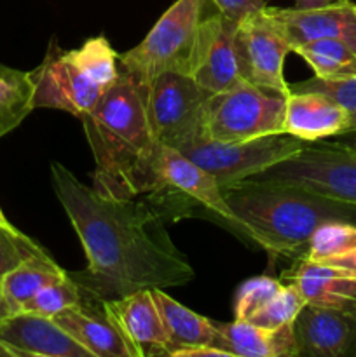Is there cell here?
Wrapping results in <instances>:
<instances>
[{"label": "cell", "instance_id": "6da1fadb", "mask_svg": "<svg viewBox=\"0 0 356 357\" xmlns=\"http://www.w3.org/2000/svg\"><path fill=\"white\" fill-rule=\"evenodd\" d=\"M51 181L87 258L82 274H70L84 296L103 302L194 279V267L152 202L103 197L59 162H51Z\"/></svg>", "mask_w": 356, "mask_h": 357}, {"label": "cell", "instance_id": "7a4b0ae2", "mask_svg": "<svg viewBox=\"0 0 356 357\" xmlns=\"http://www.w3.org/2000/svg\"><path fill=\"white\" fill-rule=\"evenodd\" d=\"M94 159L93 188L103 197L156 194L163 143L149 112V84L119 68V79L100 103L80 117Z\"/></svg>", "mask_w": 356, "mask_h": 357}, {"label": "cell", "instance_id": "3957f363", "mask_svg": "<svg viewBox=\"0 0 356 357\" xmlns=\"http://www.w3.org/2000/svg\"><path fill=\"white\" fill-rule=\"evenodd\" d=\"M241 236L258 244L271 258L304 257L311 236L328 222L356 225V204L325 197L279 181L244 180L222 187Z\"/></svg>", "mask_w": 356, "mask_h": 357}, {"label": "cell", "instance_id": "277c9868", "mask_svg": "<svg viewBox=\"0 0 356 357\" xmlns=\"http://www.w3.org/2000/svg\"><path fill=\"white\" fill-rule=\"evenodd\" d=\"M30 75L35 108L63 110L80 119L117 82L119 54L103 35L70 51L51 37L44 59Z\"/></svg>", "mask_w": 356, "mask_h": 357}, {"label": "cell", "instance_id": "5b68a950", "mask_svg": "<svg viewBox=\"0 0 356 357\" xmlns=\"http://www.w3.org/2000/svg\"><path fill=\"white\" fill-rule=\"evenodd\" d=\"M215 7L209 0H177L131 51L119 56V68L150 84L163 73L192 75L199 33Z\"/></svg>", "mask_w": 356, "mask_h": 357}, {"label": "cell", "instance_id": "8992f818", "mask_svg": "<svg viewBox=\"0 0 356 357\" xmlns=\"http://www.w3.org/2000/svg\"><path fill=\"white\" fill-rule=\"evenodd\" d=\"M285 96L250 82L212 94L205 107V135L216 142H246L281 135Z\"/></svg>", "mask_w": 356, "mask_h": 357}, {"label": "cell", "instance_id": "52a82bcc", "mask_svg": "<svg viewBox=\"0 0 356 357\" xmlns=\"http://www.w3.org/2000/svg\"><path fill=\"white\" fill-rule=\"evenodd\" d=\"M304 145L306 142L286 132L246 142H216L201 135L181 145L178 152L213 174L220 187H227L295 155Z\"/></svg>", "mask_w": 356, "mask_h": 357}, {"label": "cell", "instance_id": "ba28073f", "mask_svg": "<svg viewBox=\"0 0 356 357\" xmlns=\"http://www.w3.org/2000/svg\"><path fill=\"white\" fill-rule=\"evenodd\" d=\"M251 178L299 185L325 197L356 204V145L306 143L299 153Z\"/></svg>", "mask_w": 356, "mask_h": 357}, {"label": "cell", "instance_id": "9c48e42d", "mask_svg": "<svg viewBox=\"0 0 356 357\" xmlns=\"http://www.w3.org/2000/svg\"><path fill=\"white\" fill-rule=\"evenodd\" d=\"M236 49L239 73L244 82L271 93L288 96L290 84L285 79V58L292 52L281 24L264 6L237 21Z\"/></svg>", "mask_w": 356, "mask_h": 357}, {"label": "cell", "instance_id": "30bf717a", "mask_svg": "<svg viewBox=\"0 0 356 357\" xmlns=\"http://www.w3.org/2000/svg\"><path fill=\"white\" fill-rule=\"evenodd\" d=\"M212 93L191 75L163 73L149 84V112L163 145L180 149L205 135V107Z\"/></svg>", "mask_w": 356, "mask_h": 357}, {"label": "cell", "instance_id": "8fae6325", "mask_svg": "<svg viewBox=\"0 0 356 357\" xmlns=\"http://www.w3.org/2000/svg\"><path fill=\"white\" fill-rule=\"evenodd\" d=\"M237 21L213 9L205 17L199 33L192 79L215 94L241 82L236 49Z\"/></svg>", "mask_w": 356, "mask_h": 357}, {"label": "cell", "instance_id": "7c38bea8", "mask_svg": "<svg viewBox=\"0 0 356 357\" xmlns=\"http://www.w3.org/2000/svg\"><path fill=\"white\" fill-rule=\"evenodd\" d=\"M157 183L159 190H173L181 197L198 202L212 215L222 220L225 225L239 234L236 216L223 199L222 187L213 174L202 169L177 149L163 145L157 160ZM156 192V194H157Z\"/></svg>", "mask_w": 356, "mask_h": 357}, {"label": "cell", "instance_id": "4fadbf2b", "mask_svg": "<svg viewBox=\"0 0 356 357\" xmlns=\"http://www.w3.org/2000/svg\"><path fill=\"white\" fill-rule=\"evenodd\" d=\"M0 344L14 357H93L52 317L28 310L0 317Z\"/></svg>", "mask_w": 356, "mask_h": 357}, {"label": "cell", "instance_id": "5bb4252c", "mask_svg": "<svg viewBox=\"0 0 356 357\" xmlns=\"http://www.w3.org/2000/svg\"><path fill=\"white\" fill-rule=\"evenodd\" d=\"M299 356L356 357V314L306 303L293 321Z\"/></svg>", "mask_w": 356, "mask_h": 357}, {"label": "cell", "instance_id": "9a60e30c", "mask_svg": "<svg viewBox=\"0 0 356 357\" xmlns=\"http://www.w3.org/2000/svg\"><path fill=\"white\" fill-rule=\"evenodd\" d=\"M101 305L133 349L135 357L168 356L170 340L152 289H140L121 298L103 300Z\"/></svg>", "mask_w": 356, "mask_h": 357}, {"label": "cell", "instance_id": "2e32d148", "mask_svg": "<svg viewBox=\"0 0 356 357\" xmlns=\"http://www.w3.org/2000/svg\"><path fill=\"white\" fill-rule=\"evenodd\" d=\"M304 305L300 293L288 282L260 275L241 284L234 314L236 319L257 326L279 328L292 324Z\"/></svg>", "mask_w": 356, "mask_h": 357}, {"label": "cell", "instance_id": "e0dca14e", "mask_svg": "<svg viewBox=\"0 0 356 357\" xmlns=\"http://www.w3.org/2000/svg\"><path fill=\"white\" fill-rule=\"evenodd\" d=\"M351 129V115L344 107L316 91H290L285 98L283 132L306 143L332 136H346Z\"/></svg>", "mask_w": 356, "mask_h": 357}, {"label": "cell", "instance_id": "ac0fdd59", "mask_svg": "<svg viewBox=\"0 0 356 357\" xmlns=\"http://www.w3.org/2000/svg\"><path fill=\"white\" fill-rule=\"evenodd\" d=\"M271 9L292 45V52L299 45L320 38H341L356 45V9L351 0L313 9Z\"/></svg>", "mask_w": 356, "mask_h": 357}, {"label": "cell", "instance_id": "d6986e66", "mask_svg": "<svg viewBox=\"0 0 356 357\" xmlns=\"http://www.w3.org/2000/svg\"><path fill=\"white\" fill-rule=\"evenodd\" d=\"M281 281L293 286L306 303L356 314V278L334 265L300 257Z\"/></svg>", "mask_w": 356, "mask_h": 357}, {"label": "cell", "instance_id": "ffe728a7", "mask_svg": "<svg viewBox=\"0 0 356 357\" xmlns=\"http://www.w3.org/2000/svg\"><path fill=\"white\" fill-rule=\"evenodd\" d=\"M52 319L93 357H135L121 331L105 314L100 300L93 307L82 296L79 303L63 309Z\"/></svg>", "mask_w": 356, "mask_h": 357}, {"label": "cell", "instance_id": "44dd1931", "mask_svg": "<svg viewBox=\"0 0 356 357\" xmlns=\"http://www.w3.org/2000/svg\"><path fill=\"white\" fill-rule=\"evenodd\" d=\"M215 347L239 357H295L299 356L293 323L279 328H264L246 321L215 323Z\"/></svg>", "mask_w": 356, "mask_h": 357}, {"label": "cell", "instance_id": "7402d4cb", "mask_svg": "<svg viewBox=\"0 0 356 357\" xmlns=\"http://www.w3.org/2000/svg\"><path fill=\"white\" fill-rule=\"evenodd\" d=\"M152 296L168 333V356L195 345H215L216 330L212 319L192 312L171 298L164 289L154 288Z\"/></svg>", "mask_w": 356, "mask_h": 357}, {"label": "cell", "instance_id": "603a6c76", "mask_svg": "<svg viewBox=\"0 0 356 357\" xmlns=\"http://www.w3.org/2000/svg\"><path fill=\"white\" fill-rule=\"evenodd\" d=\"M66 271H63L47 251L31 255L21 261L16 268L3 275L0 281V289L9 305L10 312H20L27 305L28 300L34 298L44 286L58 281Z\"/></svg>", "mask_w": 356, "mask_h": 357}, {"label": "cell", "instance_id": "cb8c5ba5", "mask_svg": "<svg viewBox=\"0 0 356 357\" xmlns=\"http://www.w3.org/2000/svg\"><path fill=\"white\" fill-rule=\"evenodd\" d=\"M313 68L314 77L325 80L356 75V45L341 38H320L293 49Z\"/></svg>", "mask_w": 356, "mask_h": 357}, {"label": "cell", "instance_id": "d4e9b609", "mask_svg": "<svg viewBox=\"0 0 356 357\" xmlns=\"http://www.w3.org/2000/svg\"><path fill=\"white\" fill-rule=\"evenodd\" d=\"M35 86L30 72L0 65V138L17 128L34 110Z\"/></svg>", "mask_w": 356, "mask_h": 357}, {"label": "cell", "instance_id": "484cf974", "mask_svg": "<svg viewBox=\"0 0 356 357\" xmlns=\"http://www.w3.org/2000/svg\"><path fill=\"white\" fill-rule=\"evenodd\" d=\"M356 250V225L348 222H328L318 227L307 243L304 257L313 261H327Z\"/></svg>", "mask_w": 356, "mask_h": 357}, {"label": "cell", "instance_id": "4316f807", "mask_svg": "<svg viewBox=\"0 0 356 357\" xmlns=\"http://www.w3.org/2000/svg\"><path fill=\"white\" fill-rule=\"evenodd\" d=\"M82 300V289L79 282L66 272L61 279L44 286L31 300H28L23 310L52 317L66 307H72Z\"/></svg>", "mask_w": 356, "mask_h": 357}, {"label": "cell", "instance_id": "83f0119b", "mask_svg": "<svg viewBox=\"0 0 356 357\" xmlns=\"http://www.w3.org/2000/svg\"><path fill=\"white\" fill-rule=\"evenodd\" d=\"M290 91H316L337 101L351 115V129L346 136H356V75L337 80H325L313 77L304 82L290 84Z\"/></svg>", "mask_w": 356, "mask_h": 357}, {"label": "cell", "instance_id": "f1b7e54d", "mask_svg": "<svg viewBox=\"0 0 356 357\" xmlns=\"http://www.w3.org/2000/svg\"><path fill=\"white\" fill-rule=\"evenodd\" d=\"M40 251H44V248L20 232L16 227L0 225V281L21 261Z\"/></svg>", "mask_w": 356, "mask_h": 357}, {"label": "cell", "instance_id": "f546056e", "mask_svg": "<svg viewBox=\"0 0 356 357\" xmlns=\"http://www.w3.org/2000/svg\"><path fill=\"white\" fill-rule=\"evenodd\" d=\"M209 2L215 10L236 21L265 6V0H209Z\"/></svg>", "mask_w": 356, "mask_h": 357}, {"label": "cell", "instance_id": "4dcf8cb0", "mask_svg": "<svg viewBox=\"0 0 356 357\" xmlns=\"http://www.w3.org/2000/svg\"><path fill=\"white\" fill-rule=\"evenodd\" d=\"M195 356H229L223 349L215 347V345H195V347L181 349V351L175 352L173 357H195Z\"/></svg>", "mask_w": 356, "mask_h": 357}, {"label": "cell", "instance_id": "1f68e13d", "mask_svg": "<svg viewBox=\"0 0 356 357\" xmlns=\"http://www.w3.org/2000/svg\"><path fill=\"white\" fill-rule=\"evenodd\" d=\"M321 264L334 265V267H337V268H341V271H344L346 274H349V275H353V278H356V250L351 251V253L342 255V257L332 258V260H327V261H321Z\"/></svg>", "mask_w": 356, "mask_h": 357}, {"label": "cell", "instance_id": "d6a6232c", "mask_svg": "<svg viewBox=\"0 0 356 357\" xmlns=\"http://www.w3.org/2000/svg\"><path fill=\"white\" fill-rule=\"evenodd\" d=\"M337 2H348V0H295L293 7H297V9H313V7H323Z\"/></svg>", "mask_w": 356, "mask_h": 357}, {"label": "cell", "instance_id": "836d02e7", "mask_svg": "<svg viewBox=\"0 0 356 357\" xmlns=\"http://www.w3.org/2000/svg\"><path fill=\"white\" fill-rule=\"evenodd\" d=\"M9 314H13V312H10L9 305H7L6 298H3V295H2V289H0V317H6V316H9Z\"/></svg>", "mask_w": 356, "mask_h": 357}, {"label": "cell", "instance_id": "e575fe53", "mask_svg": "<svg viewBox=\"0 0 356 357\" xmlns=\"http://www.w3.org/2000/svg\"><path fill=\"white\" fill-rule=\"evenodd\" d=\"M0 225H2V227H14L13 223H10L9 220L6 218V215H3V211H2V209H0Z\"/></svg>", "mask_w": 356, "mask_h": 357}, {"label": "cell", "instance_id": "d590c367", "mask_svg": "<svg viewBox=\"0 0 356 357\" xmlns=\"http://www.w3.org/2000/svg\"><path fill=\"white\" fill-rule=\"evenodd\" d=\"M0 357H14V356H13V352L6 347V345L0 344Z\"/></svg>", "mask_w": 356, "mask_h": 357}, {"label": "cell", "instance_id": "8d00e7d4", "mask_svg": "<svg viewBox=\"0 0 356 357\" xmlns=\"http://www.w3.org/2000/svg\"><path fill=\"white\" fill-rule=\"evenodd\" d=\"M355 9H356V3H355Z\"/></svg>", "mask_w": 356, "mask_h": 357}]
</instances>
